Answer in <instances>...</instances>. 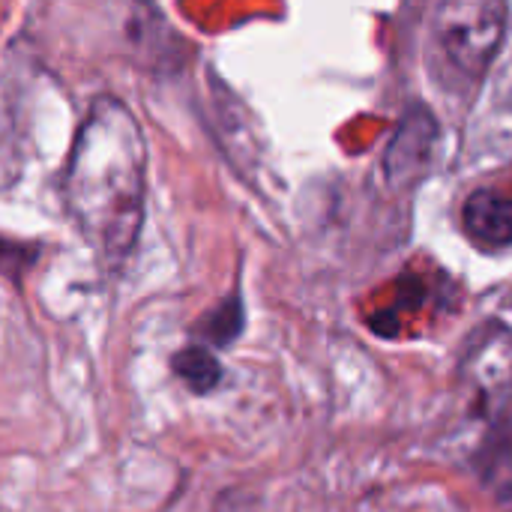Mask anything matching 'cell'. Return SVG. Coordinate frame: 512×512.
<instances>
[{
    "label": "cell",
    "instance_id": "obj_9",
    "mask_svg": "<svg viewBox=\"0 0 512 512\" xmlns=\"http://www.w3.org/2000/svg\"><path fill=\"white\" fill-rule=\"evenodd\" d=\"M504 501H507V507H510V510H512V489H510V492H507V495H504Z\"/></svg>",
    "mask_w": 512,
    "mask_h": 512
},
{
    "label": "cell",
    "instance_id": "obj_4",
    "mask_svg": "<svg viewBox=\"0 0 512 512\" xmlns=\"http://www.w3.org/2000/svg\"><path fill=\"white\" fill-rule=\"evenodd\" d=\"M462 228L465 234L489 249L501 252L512 246V195L498 189H477L462 204Z\"/></svg>",
    "mask_w": 512,
    "mask_h": 512
},
{
    "label": "cell",
    "instance_id": "obj_6",
    "mask_svg": "<svg viewBox=\"0 0 512 512\" xmlns=\"http://www.w3.org/2000/svg\"><path fill=\"white\" fill-rule=\"evenodd\" d=\"M171 369L192 393H213L222 381V363L210 354L207 345H189L177 351Z\"/></svg>",
    "mask_w": 512,
    "mask_h": 512
},
{
    "label": "cell",
    "instance_id": "obj_1",
    "mask_svg": "<svg viewBox=\"0 0 512 512\" xmlns=\"http://www.w3.org/2000/svg\"><path fill=\"white\" fill-rule=\"evenodd\" d=\"M147 147L135 114L99 96L81 123L63 174L66 213L105 270H120L144 222Z\"/></svg>",
    "mask_w": 512,
    "mask_h": 512
},
{
    "label": "cell",
    "instance_id": "obj_8",
    "mask_svg": "<svg viewBox=\"0 0 512 512\" xmlns=\"http://www.w3.org/2000/svg\"><path fill=\"white\" fill-rule=\"evenodd\" d=\"M243 303H240V294H231L228 300H222L216 309H210L201 321H198V336L207 342V345H231L240 330H243Z\"/></svg>",
    "mask_w": 512,
    "mask_h": 512
},
{
    "label": "cell",
    "instance_id": "obj_7",
    "mask_svg": "<svg viewBox=\"0 0 512 512\" xmlns=\"http://www.w3.org/2000/svg\"><path fill=\"white\" fill-rule=\"evenodd\" d=\"M21 69L9 60V54H0V153L12 147L9 141L18 135L21 120Z\"/></svg>",
    "mask_w": 512,
    "mask_h": 512
},
{
    "label": "cell",
    "instance_id": "obj_5",
    "mask_svg": "<svg viewBox=\"0 0 512 512\" xmlns=\"http://www.w3.org/2000/svg\"><path fill=\"white\" fill-rule=\"evenodd\" d=\"M438 129L432 123V114L420 108V120L414 114H408L399 126V135L387 153V171L390 177L399 174H414L417 168L426 165L429 153H432V141H435Z\"/></svg>",
    "mask_w": 512,
    "mask_h": 512
},
{
    "label": "cell",
    "instance_id": "obj_2",
    "mask_svg": "<svg viewBox=\"0 0 512 512\" xmlns=\"http://www.w3.org/2000/svg\"><path fill=\"white\" fill-rule=\"evenodd\" d=\"M432 30L447 63L465 78H480L501 48L507 6L495 0H450L438 6Z\"/></svg>",
    "mask_w": 512,
    "mask_h": 512
},
{
    "label": "cell",
    "instance_id": "obj_3",
    "mask_svg": "<svg viewBox=\"0 0 512 512\" xmlns=\"http://www.w3.org/2000/svg\"><path fill=\"white\" fill-rule=\"evenodd\" d=\"M462 378L477 414L498 426L512 411V330L504 321L480 324L462 354Z\"/></svg>",
    "mask_w": 512,
    "mask_h": 512
}]
</instances>
